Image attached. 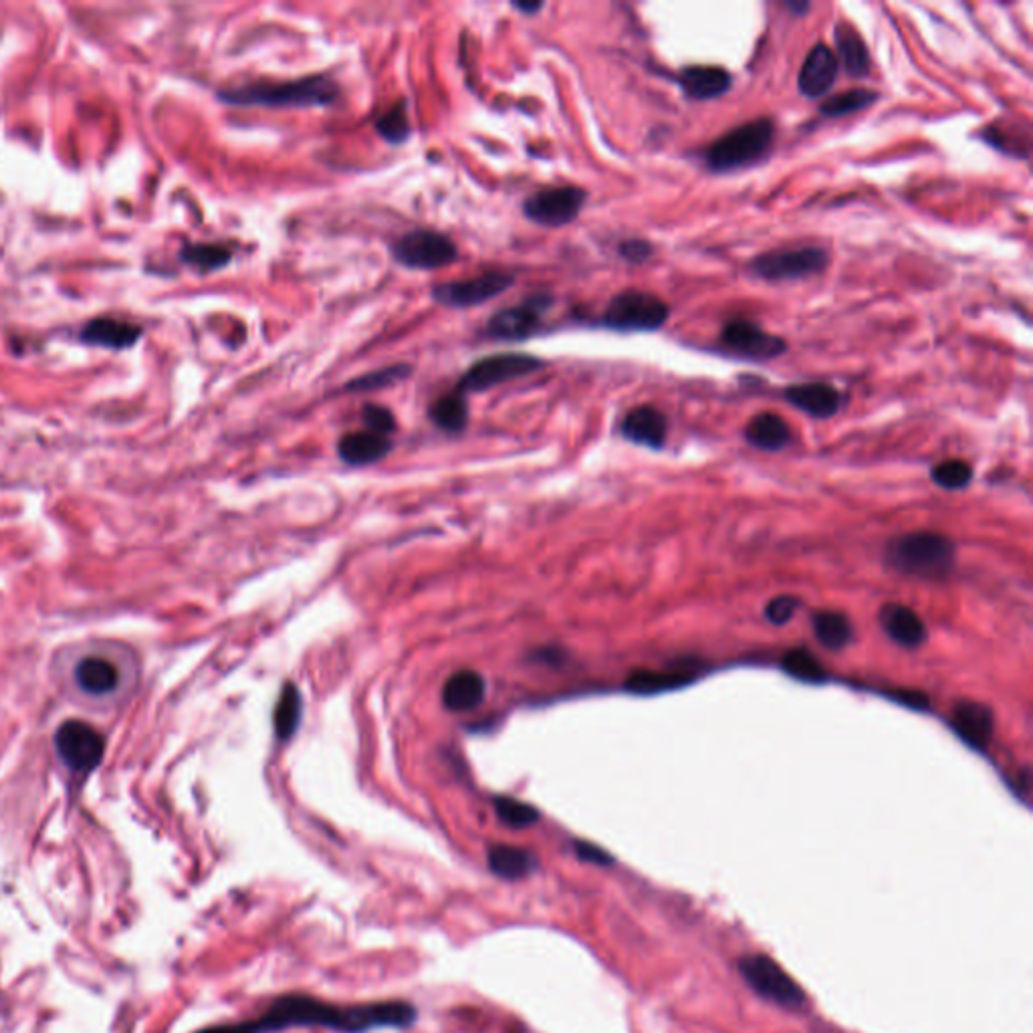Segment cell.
<instances>
[{
  "label": "cell",
  "mask_w": 1033,
  "mask_h": 1033,
  "mask_svg": "<svg viewBox=\"0 0 1033 1033\" xmlns=\"http://www.w3.org/2000/svg\"><path fill=\"white\" fill-rule=\"evenodd\" d=\"M142 330L138 325L119 322V319L101 317L93 319V322L85 327L82 338L85 343H93V346L109 348V349H124L133 346L138 341Z\"/></svg>",
  "instance_id": "27"
},
{
  "label": "cell",
  "mask_w": 1033,
  "mask_h": 1033,
  "mask_svg": "<svg viewBox=\"0 0 1033 1033\" xmlns=\"http://www.w3.org/2000/svg\"><path fill=\"white\" fill-rule=\"evenodd\" d=\"M719 343L727 354L749 359V362H771L788 351V341L765 331L749 319H733L720 330Z\"/></svg>",
  "instance_id": "13"
},
{
  "label": "cell",
  "mask_w": 1033,
  "mask_h": 1033,
  "mask_svg": "<svg viewBox=\"0 0 1033 1033\" xmlns=\"http://www.w3.org/2000/svg\"><path fill=\"white\" fill-rule=\"evenodd\" d=\"M880 93L874 90H868V87H854V90L838 93L834 98L823 101L820 106V116L828 119H838L850 114H858V111L870 108L872 103H876Z\"/></svg>",
  "instance_id": "33"
},
{
  "label": "cell",
  "mask_w": 1033,
  "mask_h": 1033,
  "mask_svg": "<svg viewBox=\"0 0 1033 1033\" xmlns=\"http://www.w3.org/2000/svg\"><path fill=\"white\" fill-rule=\"evenodd\" d=\"M573 848H575V854H578L580 860L596 864V866H610V864L614 862L612 856L607 854L604 848H599L591 842H583V839H578V842L573 844Z\"/></svg>",
  "instance_id": "43"
},
{
  "label": "cell",
  "mask_w": 1033,
  "mask_h": 1033,
  "mask_svg": "<svg viewBox=\"0 0 1033 1033\" xmlns=\"http://www.w3.org/2000/svg\"><path fill=\"white\" fill-rule=\"evenodd\" d=\"M693 676L683 675V672H656V670H638L630 675L626 680V688L630 693L638 694H654L662 691H670V688H678L686 683H691Z\"/></svg>",
  "instance_id": "35"
},
{
  "label": "cell",
  "mask_w": 1033,
  "mask_h": 1033,
  "mask_svg": "<svg viewBox=\"0 0 1033 1033\" xmlns=\"http://www.w3.org/2000/svg\"><path fill=\"white\" fill-rule=\"evenodd\" d=\"M678 85L686 98L709 101L731 90L733 75L719 65H688L678 73Z\"/></svg>",
  "instance_id": "18"
},
{
  "label": "cell",
  "mask_w": 1033,
  "mask_h": 1033,
  "mask_svg": "<svg viewBox=\"0 0 1033 1033\" xmlns=\"http://www.w3.org/2000/svg\"><path fill=\"white\" fill-rule=\"evenodd\" d=\"M670 307L659 295L626 289L614 295L599 317V325L614 331H656L668 322Z\"/></svg>",
  "instance_id": "6"
},
{
  "label": "cell",
  "mask_w": 1033,
  "mask_h": 1033,
  "mask_svg": "<svg viewBox=\"0 0 1033 1033\" xmlns=\"http://www.w3.org/2000/svg\"><path fill=\"white\" fill-rule=\"evenodd\" d=\"M836 59L838 65H842L844 71L854 79H864L870 75L872 61L868 47L864 43L862 35L856 30L850 22L839 21L836 25Z\"/></svg>",
  "instance_id": "22"
},
{
  "label": "cell",
  "mask_w": 1033,
  "mask_h": 1033,
  "mask_svg": "<svg viewBox=\"0 0 1033 1033\" xmlns=\"http://www.w3.org/2000/svg\"><path fill=\"white\" fill-rule=\"evenodd\" d=\"M375 132H378L383 142L392 143V146H402L404 142L410 140L412 125L410 117H408V103L404 99L396 101L388 111L375 119Z\"/></svg>",
  "instance_id": "34"
},
{
  "label": "cell",
  "mask_w": 1033,
  "mask_h": 1033,
  "mask_svg": "<svg viewBox=\"0 0 1033 1033\" xmlns=\"http://www.w3.org/2000/svg\"><path fill=\"white\" fill-rule=\"evenodd\" d=\"M983 140H987L993 148H997L1009 156L1028 158L1029 156V132L1028 127L1020 130L1017 124L1007 119H997L995 124L983 127Z\"/></svg>",
  "instance_id": "29"
},
{
  "label": "cell",
  "mask_w": 1033,
  "mask_h": 1033,
  "mask_svg": "<svg viewBox=\"0 0 1033 1033\" xmlns=\"http://www.w3.org/2000/svg\"><path fill=\"white\" fill-rule=\"evenodd\" d=\"M555 297L551 293H535L501 309L488 317L485 335L495 341H525L541 331L546 317L554 307Z\"/></svg>",
  "instance_id": "8"
},
{
  "label": "cell",
  "mask_w": 1033,
  "mask_h": 1033,
  "mask_svg": "<svg viewBox=\"0 0 1033 1033\" xmlns=\"http://www.w3.org/2000/svg\"><path fill=\"white\" fill-rule=\"evenodd\" d=\"M783 398L791 406L797 408V410L818 420L831 418V416L839 412V406H842V394L826 382L794 383V386L783 390Z\"/></svg>",
  "instance_id": "16"
},
{
  "label": "cell",
  "mask_w": 1033,
  "mask_h": 1033,
  "mask_svg": "<svg viewBox=\"0 0 1033 1033\" xmlns=\"http://www.w3.org/2000/svg\"><path fill=\"white\" fill-rule=\"evenodd\" d=\"M493 805H495L496 818H499L504 826H509L512 830L529 828V826H533L535 822H539V818H541V813L535 810L531 804L519 802V799H515V797L496 796L493 799Z\"/></svg>",
  "instance_id": "36"
},
{
  "label": "cell",
  "mask_w": 1033,
  "mask_h": 1033,
  "mask_svg": "<svg viewBox=\"0 0 1033 1033\" xmlns=\"http://www.w3.org/2000/svg\"><path fill=\"white\" fill-rule=\"evenodd\" d=\"M933 480L943 488L949 491H957V488H965L973 478V469L968 467L965 461L960 459H949L936 464L933 469Z\"/></svg>",
  "instance_id": "39"
},
{
  "label": "cell",
  "mask_w": 1033,
  "mask_h": 1033,
  "mask_svg": "<svg viewBox=\"0 0 1033 1033\" xmlns=\"http://www.w3.org/2000/svg\"><path fill=\"white\" fill-rule=\"evenodd\" d=\"M301 693L293 683H287L279 694L275 707V733L281 741H289L301 723Z\"/></svg>",
  "instance_id": "31"
},
{
  "label": "cell",
  "mask_w": 1033,
  "mask_h": 1033,
  "mask_svg": "<svg viewBox=\"0 0 1033 1033\" xmlns=\"http://www.w3.org/2000/svg\"><path fill=\"white\" fill-rule=\"evenodd\" d=\"M951 725L968 747L985 751L993 736V712L987 704L977 701H960L952 710Z\"/></svg>",
  "instance_id": "17"
},
{
  "label": "cell",
  "mask_w": 1033,
  "mask_h": 1033,
  "mask_svg": "<svg viewBox=\"0 0 1033 1033\" xmlns=\"http://www.w3.org/2000/svg\"><path fill=\"white\" fill-rule=\"evenodd\" d=\"M838 71L839 65L834 49H830V47L823 43H818L810 53H807L804 65L799 69L797 77L799 93L807 99L823 98V95L834 87Z\"/></svg>",
  "instance_id": "15"
},
{
  "label": "cell",
  "mask_w": 1033,
  "mask_h": 1033,
  "mask_svg": "<svg viewBox=\"0 0 1033 1033\" xmlns=\"http://www.w3.org/2000/svg\"><path fill=\"white\" fill-rule=\"evenodd\" d=\"M618 253L624 261L632 263V265H640V263H646L654 254V246L644 238H626L620 243Z\"/></svg>",
  "instance_id": "42"
},
{
  "label": "cell",
  "mask_w": 1033,
  "mask_h": 1033,
  "mask_svg": "<svg viewBox=\"0 0 1033 1033\" xmlns=\"http://www.w3.org/2000/svg\"><path fill=\"white\" fill-rule=\"evenodd\" d=\"M588 192L580 186H551L533 192L523 202L527 220L546 228H559L578 219Z\"/></svg>",
  "instance_id": "12"
},
{
  "label": "cell",
  "mask_w": 1033,
  "mask_h": 1033,
  "mask_svg": "<svg viewBox=\"0 0 1033 1033\" xmlns=\"http://www.w3.org/2000/svg\"><path fill=\"white\" fill-rule=\"evenodd\" d=\"M340 85L327 75H307L289 82L261 79L216 93L222 103L235 108H271V109H309L330 108L340 99Z\"/></svg>",
  "instance_id": "2"
},
{
  "label": "cell",
  "mask_w": 1033,
  "mask_h": 1033,
  "mask_svg": "<svg viewBox=\"0 0 1033 1033\" xmlns=\"http://www.w3.org/2000/svg\"><path fill=\"white\" fill-rule=\"evenodd\" d=\"M781 668L786 670L789 676L802 680V683L815 684L826 678V668L822 667V662L815 659L812 652L802 650V648L786 652V656L781 659Z\"/></svg>",
  "instance_id": "37"
},
{
  "label": "cell",
  "mask_w": 1033,
  "mask_h": 1033,
  "mask_svg": "<svg viewBox=\"0 0 1033 1033\" xmlns=\"http://www.w3.org/2000/svg\"><path fill=\"white\" fill-rule=\"evenodd\" d=\"M620 430L622 436L628 438L630 443L648 448H662L667 443L668 422L659 408L638 406L626 414Z\"/></svg>",
  "instance_id": "19"
},
{
  "label": "cell",
  "mask_w": 1033,
  "mask_h": 1033,
  "mask_svg": "<svg viewBox=\"0 0 1033 1033\" xmlns=\"http://www.w3.org/2000/svg\"><path fill=\"white\" fill-rule=\"evenodd\" d=\"M486 694L485 678L475 670H461L446 680L443 702L448 710L464 712L478 707Z\"/></svg>",
  "instance_id": "25"
},
{
  "label": "cell",
  "mask_w": 1033,
  "mask_h": 1033,
  "mask_svg": "<svg viewBox=\"0 0 1033 1033\" xmlns=\"http://www.w3.org/2000/svg\"><path fill=\"white\" fill-rule=\"evenodd\" d=\"M813 632L822 646L830 650H842L852 642V624L839 612H818L813 615Z\"/></svg>",
  "instance_id": "30"
},
{
  "label": "cell",
  "mask_w": 1033,
  "mask_h": 1033,
  "mask_svg": "<svg viewBox=\"0 0 1033 1033\" xmlns=\"http://www.w3.org/2000/svg\"><path fill=\"white\" fill-rule=\"evenodd\" d=\"M428 416L432 424L440 430L448 432V435H461L469 424L467 396H462L461 392L454 390L451 394L436 398L435 404L430 406Z\"/></svg>",
  "instance_id": "28"
},
{
  "label": "cell",
  "mask_w": 1033,
  "mask_h": 1033,
  "mask_svg": "<svg viewBox=\"0 0 1033 1033\" xmlns=\"http://www.w3.org/2000/svg\"><path fill=\"white\" fill-rule=\"evenodd\" d=\"M410 374H412V366L394 364V366L382 367V370H375V372H370L366 375H357V378L348 382L346 386H343V390L346 392H372V390L388 388V386H392V383H398V382L406 380Z\"/></svg>",
  "instance_id": "38"
},
{
  "label": "cell",
  "mask_w": 1033,
  "mask_h": 1033,
  "mask_svg": "<svg viewBox=\"0 0 1033 1033\" xmlns=\"http://www.w3.org/2000/svg\"><path fill=\"white\" fill-rule=\"evenodd\" d=\"M515 283V275L507 271H488L478 277L462 279V281H448L432 287V301L448 309H470L483 306L495 297H499Z\"/></svg>",
  "instance_id": "11"
},
{
  "label": "cell",
  "mask_w": 1033,
  "mask_h": 1033,
  "mask_svg": "<svg viewBox=\"0 0 1033 1033\" xmlns=\"http://www.w3.org/2000/svg\"><path fill=\"white\" fill-rule=\"evenodd\" d=\"M797 606H799V602L796 598L778 596L767 604L765 618L771 624H775V626H783V624H788L791 618H794Z\"/></svg>",
  "instance_id": "41"
},
{
  "label": "cell",
  "mask_w": 1033,
  "mask_h": 1033,
  "mask_svg": "<svg viewBox=\"0 0 1033 1033\" xmlns=\"http://www.w3.org/2000/svg\"><path fill=\"white\" fill-rule=\"evenodd\" d=\"M739 968L749 987L763 999L773 1001L781 1007H802L805 1003L804 989L773 959L765 955H749L741 960Z\"/></svg>",
  "instance_id": "10"
},
{
  "label": "cell",
  "mask_w": 1033,
  "mask_h": 1033,
  "mask_svg": "<svg viewBox=\"0 0 1033 1033\" xmlns=\"http://www.w3.org/2000/svg\"><path fill=\"white\" fill-rule=\"evenodd\" d=\"M512 9L527 14V17H533V14L543 11V3H512Z\"/></svg>",
  "instance_id": "44"
},
{
  "label": "cell",
  "mask_w": 1033,
  "mask_h": 1033,
  "mask_svg": "<svg viewBox=\"0 0 1033 1033\" xmlns=\"http://www.w3.org/2000/svg\"><path fill=\"white\" fill-rule=\"evenodd\" d=\"M418 1011L402 999L374 1003L338 1005L307 995L287 993L271 1001L265 1011L253 1020L220 1023L198 1033H277L291 1028H323L340 1033H366L380 1028H410Z\"/></svg>",
  "instance_id": "1"
},
{
  "label": "cell",
  "mask_w": 1033,
  "mask_h": 1033,
  "mask_svg": "<svg viewBox=\"0 0 1033 1033\" xmlns=\"http://www.w3.org/2000/svg\"><path fill=\"white\" fill-rule=\"evenodd\" d=\"M392 451L390 436L375 435L370 430L349 432V435L341 436L338 443V454L343 462L354 464V467H364V464L378 462L386 459Z\"/></svg>",
  "instance_id": "23"
},
{
  "label": "cell",
  "mask_w": 1033,
  "mask_h": 1033,
  "mask_svg": "<svg viewBox=\"0 0 1033 1033\" xmlns=\"http://www.w3.org/2000/svg\"><path fill=\"white\" fill-rule=\"evenodd\" d=\"M880 626L888 638L904 648H918L926 640V626L908 606L886 604L880 610Z\"/></svg>",
  "instance_id": "20"
},
{
  "label": "cell",
  "mask_w": 1033,
  "mask_h": 1033,
  "mask_svg": "<svg viewBox=\"0 0 1033 1033\" xmlns=\"http://www.w3.org/2000/svg\"><path fill=\"white\" fill-rule=\"evenodd\" d=\"M830 254L823 246H783L775 251L757 254L749 263V273L769 283L802 281V279L820 275L826 271Z\"/></svg>",
  "instance_id": "5"
},
{
  "label": "cell",
  "mask_w": 1033,
  "mask_h": 1033,
  "mask_svg": "<svg viewBox=\"0 0 1033 1033\" xmlns=\"http://www.w3.org/2000/svg\"><path fill=\"white\" fill-rule=\"evenodd\" d=\"M73 678L75 684L83 693L91 696H106L119 686L122 675H119L117 664L106 659V656H85V659L75 664Z\"/></svg>",
  "instance_id": "21"
},
{
  "label": "cell",
  "mask_w": 1033,
  "mask_h": 1033,
  "mask_svg": "<svg viewBox=\"0 0 1033 1033\" xmlns=\"http://www.w3.org/2000/svg\"><path fill=\"white\" fill-rule=\"evenodd\" d=\"M775 124L771 117H757L733 127L709 143L702 151V162L715 174H728L755 166L773 148Z\"/></svg>",
  "instance_id": "3"
},
{
  "label": "cell",
  "mask_w": 1033,
  "mask_h": 1033,
  "mask_svg": "<svg viewBox=\"0 0 1033 1033\" xmlns=\"http://www.w3.org/2000/svg\"><path fill=\"white\" fill-rule=\"evenodd\" d=\"M886 555L891 567L902 575L941 580L955 565V543L941 533L917 531L896 539Z\"/></svg>",
  "instance_id": "4"
},
{
  "label": "cell",
  "mask_w": 1033,
  "mask_h": 1033,
  "mask_svg": "<svg viewBox=\"0 0 1033 1033\" xmlns=\"http://www.w3.org/2000/svg\"><path fill=\"white\" fill-rule=\"evenodd\" d=\"M488 870L503 880H523L539 868L535 854L511 844H493L486 850Z\"/></svg>",
  "instance_id": "24"
},
{
  "label": "cell",
  "mask_w": 1033,
  "mask_h": 1033,
  "mask_svg": "<svg viewBox=\"0 0 1033 1033\" xmlns=\"http://www.w3.org/2000/svg\"><path fill=\"white\" fill-rule=\"evenodd\" d=\"M546 367V362L538 356L531 354H495L486 356L478 362L472 364L462 378L456 382L454 390L461 392L462 396L467 394H478V392H486L495 386H501L504 382H512L525 375H531Z\"/></svg>",
  "instance_id": "7"
},
{
  "label": "cell",
  "mask_w": 1033,
  "mask_h": 1033,
  "mask_svg": "<svg viewBox=\"0 0 1033 1033\" xmlns=\"http://www.w3.org/2000/svg\"><path fill=\"white\" fill-rule=\"evenodd\" d=\"M362 418H364V424L367 426V430L375 432V435L390 436L392 432L396 430L394 414H392L388 408H383V406H378V404L364 406Z\"/></svg>",
  "instance_id": "40"
},
{
  "label": "cell",
  "mask_w": 1033,
  "mask_h": 1033,
  "mask_svg": "<svg viewBox=\"0 0 1033 1033\" xmlns=\"http://www.w3.org/2000/svg\"><path fill=\"white\" fill-rule=\"evenodd\" d=\"M55 749L71 771L90 773L101 763L106 739L83 720H65L55 733Z\"/></svg>",
  "instance_id": "14"
},
{
  "label": "cell",
  "mask_w": 1033,
  "mask_h": 1033,
  "mask_svg": "<svg viewBox=\"0 0 1033 1033\" xmlns=\"http://www.w3.org/2000/svg\"><path fill=\"white\" fill-rule=\"evenodd\" d=\"M180 259L186 265L194 267L198 273H212V271L224 269L232 261V248L219 243L204 245H186L182 248Z\"/></svg>",
  "instance_id": "32"
},
{
  "label": "cell",
  "mask_w": 1033,
  "mask_h": 1033,
  "mask_svg": "<svg viewBox=\"0 0 1033 1033\" xmlns=\"http://www.w3.org/2000/svg\"><path fill=\"white\" fill-rule=\"evenodd\" d=\"M745 438L751 446L775 452L791 443V428L779 414L761 412L745 426Z\"/></svg>",
  "instance_id": "26"
},
{
  "label": "cell",
  "mask_w": 1033,
  "mask_h": 1033,
  "mask_svg": "<svg viewBox=\"0 0 1033 1033\" xmlns=\"http://www.w3.org/2000/svg\"><path fill=\"white\" fill-rule=\"evenodd\" d=\"M392 259L412 271H435L459 261V246L443 232L416 228L392 245Z\"/></svg>",
  "instance_id": "9"
},
{
  "label": "cell",
  "mask_w": 1033,
  "mask_h": 1033,
  "mask_svg": "<svg viewBox=\"0 0 1033 1033\" xmlns=\"http://www.w3.org/2000/svg\"><path fill=\"white\" fill-rule=\"evenodd\" d=\"M786 6L791 13H797V14H805L807 11H810V3H786Z\"/></svg>",
  "instance_id": "45"
}]
</instances>
